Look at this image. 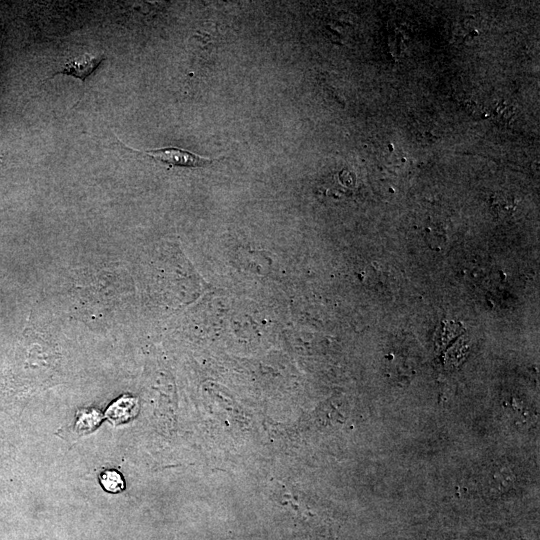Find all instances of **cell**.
<instances>
[{"label": "cell", "mask_w": 540, "mask_h": 540, "mask_svg": "<svg viewBox=\"0 0 540 540\" xmlns=\"http://www.w3.org/2000/svg\"><path fill=\"white\" fill-rule=\"evenodd\" d=\"M100 420L101 416L96 411H84L83 414L79 416L77 428L82 432L90 431L99 424Z\"/></svg>", "instance_id": "cell-6"}, {"label": "cell", "mask_w": 540, "mask_h": 540, "mask_svg": "<svg viewBox=\"0 0 540 540\" xmlns=\"http://www.w3.org/2000/svg\"><path fill=\"white\" fill-rule=\"evenodd\" d=\"M490 203H491V209L497 215H502V216L510 214L516 206L514 197L503 192L495 193L492 196Z\"/></svg>", "instance_id": "cell-4"}, {"label": "cell", "mask_w": 540, "mask_h": 540, "mask_svg": "<svg viewBox=\"0 0 540 540\" xmlns=\"http://www.w3.org/2000/svg\"><path fill=\"white\" fill-rule=\"evenodd\" d=\"M103 60L104 56L101 54L85 53L78 55L65 61L53 75L65 74L85 82L87 77L96 70Z\"/></svg>", "instance_id": "cell-2"}, {"label": "cell", "mask_w": 540, "mask_h": 540, "mask_svg": "<svg viewBox=\"0 0 540 540\" xmlns=\"http://www.w3.org/2000/svg\"><path fill=\"white\" fill-rule=\"evenodd\" d=\"M136 414V402L132 398H121L107 410L108 418L114 423L129 420Z\"/></svg>", "instance_id": "cell-3"}, {"label": "cell", "mask_w": 540, "mask_h": 540, "mask_svg": "<svg viewBox=\"0 0 540 540\" xmlns=\"http://www.w3.org/2000/svg\"><path fill=\"white\" fill-rule=\"evenodd\" d=\"M7 445L6 443L0 438V477L2 475V472L5 469V464L7 463Z\"/></svg>", "instance_id": "cell-7"}, {"label": "cell", "mask_w": 540, "mask_h": 540, "mask_svg": "<svg viewBox=\"0 0 540 540\" xmlns=\"http://www.w3.org/2000/svg\"><path fill=\"white\" fill-rule=\"evenodd\" d=\"M100 482L103 488L110 493H119L125 488L122 476L115 470L103 472L100 476Z\"/></svg>", "instance_id": "cell-5"}, {"label": "cell", "mask_w": 540, "mask_h": 540, "mask_svg": "<svg viewBox=\"0 0 540 540\" xmlns=\"http://www.w3.org/2000/svg\"><path fill=\"white\" fill-rule=\"evenodd\" d=\"M119 142L126 150L131 153H136L139 155H145L157 162H160L164 165L173 166V167H188V168H198L206 167L214 162L220 160V158L213 159L202 157L198 154H195L191 151L178 148V147H163L152 150H136L122 143L120 139Z\"/></svg>", "instance_id": "cell-1"}]
</instances>
